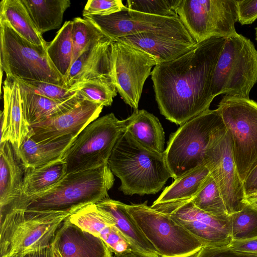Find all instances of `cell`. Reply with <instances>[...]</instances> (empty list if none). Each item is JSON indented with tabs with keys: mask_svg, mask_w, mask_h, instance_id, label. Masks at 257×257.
I'll list each match as a JSON object with an SVG mask.
<instances>
[{
	"mask_svg": "<svg viewBox=\"0 0 257 257\" xmlns=\"http://www.w3.org/2000/svg\"><path fill=\"white\" fill-rule=\"evenodd\" d=\"M217 109L230 137L237 171L243 182L257 160V102L225 95Z\"/></svg>",
	"mask_w": 257,
	"mask_h": 257,
	"instance_id": "ba28073f",
	"label": "cell"
},
{
	"mask_svg": "<svg viewBox=\"0 0 257 257\" xmlns=\"http://www.w3.org/2000/svg\"><path fill=\"white\" fill-rule=\"evenodd\" d=\"M126 130L139 144L152 151L165 152V134L159 119L144 109H136L125 119Z\"/></svg>",
	"mask_w": 257,
	"mask_h": 257,
	"instance_id": "484cf974",
	"label": "cell"
},
{
	"mask_svg": "<svg viewBox=\"0 0 257 257\" xmlns=\"http://www.w3.org/2000/svg\"><path fill=\"white\" fill-rule=\"evenodd\" d=\"M204 162L220 190L228 214L240 210L244 205L243 182L225 126L211 140L205 152Z\"/></svg>",
	"mask_w": 257,
	"mask_h": 257,
	"instance_id": "4fadbf2b",
	"label": "cell"
},
{
	"mask_svg": "<svg viewBox=\"0 0 257 257\" xmlns=\"http://www.w3.org/2000/svg\"><path fill=\"white\" fill-rule=\"evenodd\" d=\"M232 240H245L257 237V208L244 203L242 209L229 215Z\"/></svg>",
	"mask_w": 257,
	"mask_h": 257,
	"instance_id": "836d02e7",
	"label": "cell"
},
{
	"mask_svg": "<svg viewBox=\"0 0 257 257\" xmlns=\"http://www.w3.org/2000/svg\"><path fill=\"white\" fill-rule=\"evenodd\" d=\"M225 39L214 73L212 95L249 98L257 82V50L250 39L237 32Z\"/></svg>",
	"mask_w": 257,
	"mask_h": 257,
	"instance_id": "52a82bcc",
	"label": "cell"
},
{
	"mask_svg": "<svg viewBox=\"0 0 257 257\" xmlns=\"http://www.w3.org/2000/svg\"><path fill=\"white\" fill-rule=\"evenodd\" d=\"M126 208L160 256L192 257L203 246L184 227L148 205L147 201Z\"/></svg>",
	"mask_w": 257,
	"mask_h": 257,
	"instance_id": "30bf717a",
	"label": "cell"
},
{
	"mask_svg": "<svg viewBox=\"0 0 257 257\" xmlns=\"http://www.w3.org/2000/svg\"><path fill=\"white\" fill-rule=\"evenodd\" d=\"M103 107L82 100L65 112L30 126L29 133L37 142H49L66 136L77 137L98 117Z\"/></svg>",
	"mask_w": 257,
	"mask_h": 257,
	"instance_id": "2e32d148",
	"label": "cell"
},
{
	"mask_svg": "<svg viewBox=\"0 0 257 257\" xmlns=\"http://www.w3.org/2000/svg\"><path fill=\"white\" fill-rule=\"evenodd\" d=\"M225 40H206L177 59L155 66L151 78L155 98L167 119L181 125L209 109L214 73Z\"/></svg>",
	"mask_w": 257,
	"mask_h": 257,
	"instance_id": "6da1fadb",
	"label": "cell"
},
{
	"mask_svg": "<svg viewBox=\"0 0 257 257\" xmlns=\"http://www.w3.org/2000/svg\"><path fill=\"white\" fill-rule=\"evenodd\" d=\"M77 137L66 136L49 142H37L28 133L16 151L26 168L38 167L63 159Z\"/></svg>",
	"mask_w": 257,
	"mask_h": 257,
	"instance_id": "d4e9b609",
	"label": "cell"
},
{
	"mask_svg": "<svg viewBox=\"0 0 257 257\" xmlns=\"http://www.w3.org/2000/svg\"><path fill=\"white\" fill-rule=\"evenodd\" d=\"M62 257H112L113 252L99 237L71 223L67 218L52 242Z\"/></svg>",
	"mask_w": 257,
	"mask_h": 257,
	"instance_id": "ac0fdd59",
	"label": "cell"
},
{
	"mask_svg": "<svg viewBox=\"0 0 257 257\" xmlns=\"http://www.w3.org/2000/svg\"><path fill=\"white\" fill-rule=\"evenodd\" d=\"M37 31L42 35L59 28L69 0H21Z\"/></svg>",
	"mask_w": 257,
	"mask_h": 257,
	"instance_id": "83f0119b",
	"label": "cell"
},
{
	"mask_svg": "<svg viewBox=\"0 0 257 257\" xmlns=\"http://www.w3.org/2000/svg\"><path fill=\"white\" fill-rule=\"evenodd\" d=\"M72 23L74 62L90 43L106 36L91 22L84 18H75Z\"/></svg>",
	"mask_w": 257,
	"mask_h": 257,
	"instance_id": "e575fe53",
	"label": "cell"
},
{
	"mask_svg": "<svg viewBox=\"0 0 257 257\" xmlns=\"http://www.w3.org/2000/svg\"><path fill=\"white\" fill-rule=\"evenodd\" d=\"M16 81L20 87L24 116L29 126L65 112L83 100L77 93L64 100L51 99L36 94Z\"/></svg>",
	"mask_w": 257,
	"mask_h": 257,
	"instance_id": "cb8c5ba5",
	"label": "cell"
},
{
	"mask_svg": "<svg viewBox=\"0 0 257 257\" xmlns=\"http://www.w3.org/2000/svg\"><path fill=\"white\" fill-rule=\"evenodd\" d=\"M181 0H128V9L149 15L177 17V10Z\"/></svg>",
	"mask_w": 257,
	"mask_h": 257,
	"instance_id": "d590c367",
	"label": "cell"
},
{
	"mask_svg": "<svg viewBox=\"0 0 257 257\" xmlns=\"http://www.w3.org/2000/svg\"><path fill=\"white\" fill-rule=\"evenodd\" d=\"M15 80L26 85L36 94L56 100H64L77 93L76 91L72 90L70 88L48 82L30 80Z\"/></svg>",
	"mask_w": 257,
	"mask_h": 257,
	"instance_id": "8d00e7d4",
	"label": "cell"
},
{
	"mask_svg": "<svg viewBox=\"0 0 257 257\" xmlns=\"http://www.w3.org/2000/svg\"><path fill=\"white\" fill-rule=\"evenodd\" d=\"M26 168L12 143L0 144V214H5L20 198Z\"/></svg>",
	"mask_w": 257,
	"mask_h": 257,
	"instance_id": "7402d4cb",
	"label": "cell"
},
{
	"mask_svg": "<svg viewBox=\"0 0 257 257\" xmlns=\"http://www.w3.org/2000/svg\"><path fill=\"white\" fill-rule=\"evenodd\" d=\"M119 41L149 54L157 64L172 61L197 44L181 21L152 31L119 38Z\"/></svg>",
	"mask_w": 257,
	"mask_h": 257,
	"instance_id": "9a60e30c",
	"label": "cell"
},
{
	"mask_svg": "<svg viewBox=\"0 0 257 257\" xmlns=\"http://www.w3.org/2000/svg\"><path fill=\"white\" fill-rule=\"evenodd\" d=\"M191 200L196 207L208 213L228 215L220 190L210 174Z\"/></svg>",
	"mask_w": 257,
	"mask_h": 257,
	"instance_id": "d6a6232c",
	"label": "cell"
},
{
	"mask_svg": "<svg viewBox=\"0 0 257 257\" xmlns=\"http://www.w3.org/2000/svg\"><path fill=\"white\" fill-rule=\"evenodd\" d=\"M70 88L83 100L110 106L117 95V89L111 76L102 75L82 80L73 85Z\"/></svg>",
	"mask_w": 257,
	"mask_h": 257,
	"instance_id": "1f68e13d",
	"label": "cell"
},
{
	"mask_svg": "<svg viewBox=\"0 0 257 257\" xmlns=\"http://www.w3.org/2000/svg\"><path fill=\"white\" fill-rule=\"evenodd\" d=\"M127 9L121 0H89L82 15L107 16Z\"/></svg>",
	"mask_w": 257,
	"mask_h": 257,
	"instance_id": "74e56055",
	"label": "cell"
},
{
	"mask_svg": "<svg viewBox=\"0 0 257 257\" xmlns=\"http://www.w3.org/2000/svg\"><path fill=\"white\" fill-rule=\"evenodd\" d=\"M237 21L241 25L251 24L257 19V0L235 1Z\"/></svg>",
	"mask_w": 257,
	"mask_h": 257,
	"instance_id": "ab89813d",
	"label": "cell"
},
{
	"mask_svg": "<svg viewBox=\"0 0 257 257\" xmlns=\"http://www.w3.org/2000/svg\"><path fill=\"white\" fill-rule=\"evenodd\" d=\"M112 257H144L140 254L136 253L134 251L127 252L120 254H115L113 255Z\"/></svg>",
	"mask_w": 257,
	"mask_h": 257,
	"instance_id": "f6af8a7d",
	"label": "cell"
},
{
	"mask_svg": "<svg viewBox=\"0 0 257 257\" xmlns=\"http://www.w3.org/2000/svg\"><path fill=\"white\" fill-rule=\"evenodd\" d=\"M68 218L71 223L103 240L113 253L133 251L106 213L97 204L87 205Z\"/></svg>",
	"mask_w": 257,
	"mask_h": 257,
	"instance_id": "44dd1931",
	"label": "cell"
},
{
	"mask_svg": "<svg viewBox=\"0 0 257 257\" xmlns=\"http://www.w3.org/2000/svg\"><path fill=\"white\" fill-rule=\"evenodd\" d=\"M177 13L196 43L236 33L235 0H181Z\"/></svg>",
	"mask_w": 257,
	"mask_h": 257,
	"instance_id": "8fae6325",
	"label": "cell"
},
{
	"mask_svg": "<svg viewBox=\"0 0 257 257\" xmlns=\"http://www.w3.org/2000/svg\"><path fill=\"white\" fill-rule=\"evenodd\" d=\"M3 257H7V256H3Z\"/></svg>",
	"mask_w": 257,
	"mask_h": 257,
	"instance_id": "7dc6e473",
	"label": "cell"
},
{
	"mask_svg": "<svg viewBox=\"0 0 257 257\" xmlns=\"http://www.w3.org/2000/svg\"><path fill=\"white\" fill-rule=\"evenodd\" d=\"M245 197L257 192V160L243 181Z\"/></svg>",
	"mask_w": 257,
	"mask_h": 257,
	"instance_id": "60d3db41",
	"label": "cell"
},
{
	"mask_svg": "<svg viewBox=\"0 0 257 257\" xmlns=\"http://www.w3.org/2000/svg\"><path fill=\"white\" fill-rule=\"evenodd\" d=\"M108 165L120 180L119 189L125 195L155 194L172 178L165 154L143 147L127 131L115 145Z\"/></svg>",
	"mask_w": 257,
	"mask_h": 257,
	"instance_id": "3957f363",
	"label": "cell"
},
{
	"mask_svg": "<svg viewBox=\"0 0 257 257\" xmlns=\"http://www.w3.org/2000/svg\"><path fill=\"white\" fill-rule=\"evenodd\" d=\"M83 16L113 41L124 37L164 28L181 21L178 17H160L128 9L107 16Z\"/></svg>",
	"mask_w": 257,
	"mask_h": 257,
	"instance_id": "e0dca14e",
	"label": "cell"
},
{
	"mask_svg": "<svg viewBox=\"0 0 257 257\" xmlns=\"http://www.w3.org/2000/svg\"><path fill=\"white\" fill-rule=\"evenodd\" d=\"M210 174L206 165L200 166L175 179L152 205L179 202L193 198Z\"/></svg>",
	"mask_w": 257,
	"mask_h": 257,
	"instance_id": "f1b7e54d",
	"label": "cell"
},
{
	"mask_svg": "<svg viewBox=\"0 0 257 257\" xmlns=\"http://www.w3.org/2000/svg\"><path fill=\"white\" fill-rule=\"evenodd\" d=\"M224 126L218 109H208L180 125L171 134L164 154L174 180L205 165L206 150L214 136Z\"/></svg>",
	"mask_w": 257,
	"mask_h": 257,
	"instance_id": "277c9868",
	"label": "cell"
},
{
	"mask_svg": "<svg viewBox=\"0 0 257 257\" xmlns=\"http://www.w3.org/2000/svg\"><path fill=\"white\" fill-rule=\"evenodd\" d=\"M192 257H257V254L238 251L228 246H203Z\"/></svg>",
	"mask_w": 257,
	"mask_h": 257,
	"instance_id": "f35d334b",
	"label": "cell"
},
{
	"mask_svg": "<svg viewBox=\"0 0 257 257\" xmlns=\"http://www.w3.org/2000/svg\"><path fill=\"white\" fill-rule=\"evenodd\" d=\"M66 174V164L64 159L56 160L38 167L26 168L21 197L8 211L23 200L51 189Z\"/></svg>",
	"mask_w": 257,
	"mask_h": 257,
	"instance_id": "4316f807",
	"label": "cell"
},
{
	"mask_svg": "<svg viewBox=\"0 0 257 257\" xmlns=\"http://www.w3.org/2000/svg\"><path fill=\"white\" fill-rule=\"evenodd\" d=\"M151 207L169 215L203 246H228L232 240L229 215L219 216L206 212L196 207L191 199Z\"/></svg>",
	"mask_w": 257,
	"mask_h": 257,
	"instance_id": "5bb4252c",
	"label": "cell"
},
{
	"mask_svg": "<svg viewBox=\"0 0 257 257\" xmlns=\"http://www.w3.org/2000/svg\"><path fill=\"white\" fill-rule=\"evenodd\" d=\"M228 246L238 251L257 254V237L245 240H232Z\"/></svg>",
	"mask_w": 257,
	"mask_h": 257,
	"instance_id": "b9f144b4",
	"label": "cell"
},
{
	"mask_svg": "<svg viewBox=\"0 0 257 257\" xmlns=\"http://www.w3.org/2000/svg\"><path fill=\"white\" fill-rule=\"evenodd\" d=\"M126 130L125 119L119 120L113 113L91 122L78 135L63 159L67 174L107 164L115 145Z\"/></svg>",
	"mask_w": 257,
	"mask_h": 257,
	"instance_id": "9c48e42d",
	"label": "cell"
},
{
	"mask_svg": "<svg viewBox=\"0 0 257 257\" xmlns=\"http://www.w3.org/2000/svg\"><path fill=\"white\" fill-rule=\"evenodd\" d=\"M97 205L106 213L113 224L130 244L133 251L144 257H160L127 211L126 204L107 198Z\"/></svg>",
	"mask_w": 257,
	"mask_h": 257,
	"instance_id": "603a6c76",
	"label": "cell"
},
{
	"mask_svg": "<svg viewBox=\"0 0 257 257\" xmlns=\"http://www.w3.org/2000/svg\"><path fill=\"white\" fill-rule=\"evenodd\" d=\"M4 109L1 113V141L18 149L30 131L23 112L20 87L14 78L6 76L3 85Z\"/></svg>",
	"mask_w": 257,
	"mask_h": 257,
	"instance_id": "ffe728a7",
	"label": "cell"
},
{
	"mask_svg": "<svg viewBox=\"0 0 257 257\" xmlns=\"http://www.w3.org/2000/svg\"><path fill=\"white\" fill-rule=\"evenodd\" d=\"M111 77L124 102L138 109L144 83L157 63L149 54L119 41L111 43Z\"/></svg>",
	"mask_w": 257,
	"mask_h": 257,
	"instance_id": "7c38bea8",
	"label": "cell"
},
{
	"mask_svg": "<svg viewBox=\"0 0 257 257\" xmlns=\"http://www.w3.org/2000/svg\"><path fill=\"white\" fill-rule=\"evenodd\" d=\"M255 40L256 41V42H257V27H256L255 28Z\"/></svg>",
	"mask_w": 257,
	"mask_h": 257,
	"instance_id": "bcb514c9",
	"label": "cell"
},
{
	"mask_svg": "<svg viewBox=\"0 0 257 257\" xmlns=\"http://www.w3.org/2000/svg\"><path fill=\"white\" fill-rule=\"evenodd\" d=\"M0 38L2 76L4 71L6 76L15 79L42 81L67 88L49 58L47 44L32 43L4 21H0Z\"/></svg>",
	"mask_w": 257,
	"mask_h": 257,
	"instance_id": "8992f818",
	"label": "cell"
},
{
	"mask_svg": "<svg viewBox=\"0 0 257 257\" xmlns=\"http://www.w3.org/2000/svg\"><path fill=\"white\" fill-rule=\"evenodd\" d=\"M114 181L108 163L68 173L51 189L23 200L8 212L21 210L70 215L87 205L97 204L108 198V192Z\"/></svg>",
	"mask_w": 257,
	"mask_h": 257,
	"instance_id": "7a4b0ae2",
	"label": "cell"
},
{
	"mask_svg": "<svg viewBox=\"0 0 257 257\" xmlns=\"http://www.w3.org/2000/svg\"><path fill=\"white\" fill-rule=\"evenodd\" d=\"M23 257H62L52 243L46 247L31 251Z\"/></svg>",
	"mask_w": 257,
	"mask_h": 257,
	"instance_id": "7bdbcfd3",
	"label": "cell"
},
{
	"mask_svg": "<svg viewBox=\"0 0 257 257\" xmlns=\"http://www.w3.org/2000/svg\"><path fill=\"white\" fill-rule=\"evenodd\" d=\"M72 25V20L66 22L47 47L49 59L65 81L73 62Z\"/></svg>",
	"mask_w": 257,
	"mask_h": 257,
	"instance_id": "4dcf8cb0",
	"label": "cell"
},
{
	"mask_svg": "<svg viewBox=\"0 0 257 257\" xmlns=\"http://www.w3.org/2000/svg\"><path fill=\"white\" fill-rule=\"evenodd\" d=\"M70 215L64 213L13 210L0 217V257H23L50 245Z\"/></svg>",
	"mask_w": 257,
	"mask_h": 257,
	"instance_id": "5b68a950",
	"label": "cell"
},
{
	"mask_svg": "<svg viewBox=\"0 0 257 257\" xmlns=\"http://www.w3.org/2000/svg\"><path fill=\"white\" fill-rule=\"evenodd\" d=\"M111 43L106 37L90 43L72 63L65 81L66 87L93 77L111 76Z\"/></svg>",
	"mask_w": 257,
	"mask_h": 257,
	"instance_id": "d6986e66",
	"label": "cell"
},
{
	"mask_svg": "<svg viewBox=\"0 0 257 257\" xmlns=\"http://www.w3.org/2000/svg\"><path fill=\"white\" fill-rule=\"evenodd\" d=\"M0 7V21L7 22L18 34L32 43L47 44L21 0H2Z\"/></svg>",
	"mask_w": 257,
	"mask_h": 257,
	"instance_id": "f546056e",
	"label": "cell"
},
{
	"mask_svg": "<svg viewBox=\"0 0 257 257\" xmlns=\"http://www.w3.org/2000/svg\"><path fill=\"white\" fill-rule=\"evenodd\" d=\"M244 203L249 204L257 208V192L247 196H245Z\"/></svg>",
	"mask_w": 257,
	"mask_h": 257,
	"instance_id": "ee69618b",
	"label": "cell"
}]
</instances>
